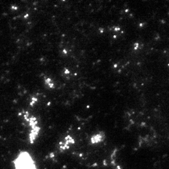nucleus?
<instances>
[{
	"instance_id": "1",
	"label": "nucleus",
	"mask_w": 169,
	"mask_h": 169,
	"mask_svg": "<svg viewBox=\"0 0 169 169\" xmlns=\"http://www.w3.org/2000/svg\"><path fill=\"white\" fill-rule=\"evenodd\" d=\"M15 169H37L35 162L28 152L23 151L13 161Z\"/></svg>"
},
{
	"instance_id": "2",
	"label": "nucleus",
	"mask_w": 169,
	"mask_h": 169,
	"mask_svg": "<svg viewBox=\"0 0 169 169\" xmlns=\"http://www.w3.org/2000/svg\"><path fill=\"white\" fill-rule=\"evenodd\" d=\"M25 121H27V123L29 124L31 126V130L29 135L30 142L32 143L34 142L35 139H36L37 136H38L40 131V127L38 126V122L35 117L34 116H28V115H24Z\"/></svg>"
},
{
	"instance_id": "3",
	"label": "nucleus",
	"mask_w": 169,
	"mask_h": 169,
	"mask_svg": "<svg viewBox=\"0 0 169 169\" xmlns=\"http://www.w3.org/2000/svg\"><path fill=\"white\" fill-rule=\"evenodd\" d=\"M74 142H75V140H74L73 138L71 137V136H67V137L65 138L63 140L62 142L60 143V149L63 151V150L70 148V146H71L72 144H74Z\"/></svg>"
},
{
	"instance_id": "4",
	"label": "nucleus",
	"mask_w": 169,
	"mask_h": 169,
	"mask_svg": "<svg viewBox=\"0 0 169 169\" xmlns=\"http://www.w3.org/2000/svg\"><path fill=\"white\" fill-rule=\"evenodd\" d=\"M105 139V134L103 131H99L98 133L95 134L90 139V142L92 144H97L103 142Z\"/></svg>"
},
{
	"instance_id": "5",
	"label": "nucleus",
	"mask_w": 169,
	"mask_h": 169,
	"mask_svg": "<svg viewBox=\"0 0 169 169\" xmlns=\"http://www.w3.org/2000/svg\"><path fill=\"white\" fill-rule=\"evenodd\" d=\"M44 83H45V86L48 88L49 89H53L55 88L54 81H52L51 77H45V78H44Z\"/></svg>"
}]
</instances>
